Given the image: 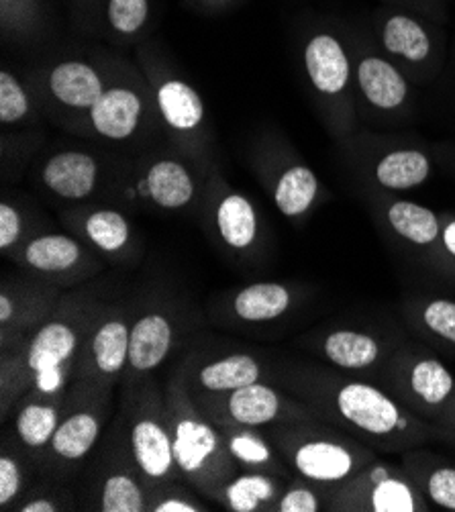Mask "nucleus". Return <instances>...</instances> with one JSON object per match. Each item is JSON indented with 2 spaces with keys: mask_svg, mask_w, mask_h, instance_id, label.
I'll use <instances>...</instances> for the list:
<instances>
[{
  "mask_svg": "<svg viewBox=\"0 0 455 512\" xmlns=\"http://www.w3.org/2000/svg\"><path fill=\"white\" fill-rule=\"evenodd\" d=\"M307 392L321 417L347 429L366 445L409 451L437 439L433 423H425L374 384L317 376L309 380Z\"/></svg>",
  "mask_w": 455,
  "mask_h": 512,
  "instance_id": "f257e3e1",
  "label": "nucleus"
},
{
  "mask_svg": "<svg viewBox=\"0 0 455 512\" xmlns=\"http://www.w3.org/2000/svg\"><path fill=\"white\" fill-rule=\"evenodd\" d=\"M56 394L35 396L21 408L17 417V435L27 447L41 449L52 443L56 429L60 427V404L54 398Z\"/></svg>",
  "mask_w": 455,
  "mask_h": 512,
  "instance_id": "b1692460",
  "label": "nucleus"
},
{
  "mask_svg": "<svg viewBox=\"0 0 455 512\" xmlns=\"http://www.w3.org/2000/svg\"><path fill=\"white\" fill-rule=\"evenodd\" d=\"M149 15V0H109L107 17L117 33H137Z\"/></svg>",
  "mask_w": 455,
  "mask_h": 512,
  "instance_id": "72a5a7b5",
  "label": "nucleus"
},
{
  "mask_svg": "<svg viewBox=\"0 0 455 512\" xmlns=\"http://www.w3.org/2000/svg\"><path fill=\"white\" fill-rule=\"evenodd\" d=\"M43 184L62 198H86L98 178V164L82 151H64L43 166Z\"/></svg>",
  "mask_w": 455,
  "mask_h": 512,
  "instance_id": "f3484780",
  "label": "nucleus"
},
{
  "mask_svg": "<svg viewBox=\"0 0 455 512\" xmlns=\"http://www.w3.org/2000/svg\"><path fill=\"white\" fill-rule=\"evenodd\" d=\"M329 506L333 510L425 512L429 500L407 470L374 459L333 490Z\"/></svg>",
  "mask_w": 455,
  "mask_h": 512,
  "instance_id": "39448f33",
  "label": "nucleus"
},
{
  "mask_svg": "<svg viewBox=\"0 0 455 512\" xmlns=\"http://www.w3.org/2000/svg\"><path fill=\"white\" fill-rule=\"evenodd\" d=\"M396 349L384 343L378 335L358 329H335L321 341V353L325 360L345 372H366L382 364L384 357Z\"/></svg>",
  "mask_w": 455,
  "mask_h": 512,
  "instance_id": "f8f14e48",
  "label": "nucleus"
},
{
  "mask_svg": "<svg viewBox=\"0 0 455 512\" xmlns=\"http://www.w3.org/2000/svg\"><path fill=\"white\" fill-rule=\"evenodd\" d=\"M141 100L131 88L115 86L105 90L90 109V119L94 129L113 141H123L131 137L139 125Z\"/></svg>",
  "mask_w": 455,
  "mask_h": 512,
  "instance_id": "a211bd4d",
  "label": "nucleus"
},
{
  "mask_svg": "<svg viewBox=\"0 0 455 512\" xmlns=\"http://www.w3.org/2000/svg\"><path fill=\"white\" fill-rule=\"evenodd\" d=\"M5 3H7V0H5Z\"/></svg>",
  "mask_w": 455,
  "mask_h": 512,
  "instance_id": "09e8293b",
  "label": "nucleus"
},
{
  "mask_svg": "<svg viewBox=\"0 0 455 512\" xmlns=\"http://www.w3.org/2000/svg\"><path fill=\"white\" fill-rule=\"evenodd\" d=\"M260 376L262 368L256 357L239 353L223 357V360L202 368L198 382L202 388L211 392H233L258 382Z\"/></svg>",
  "mask_w": 455,
  "mask_h": 512,
  "instance_id": "a878e982",
  "label": "nucleus"
},
{
  "mask_svg": "<svg viewBox=\"0 0 455 512\" xmlns=\"http://www.w3.org/2000/svg\"><path fill=\"white\" fill-rule=\"evenodd\" d=\"M129 223L117 211H96L86 219L88 239L103 251H119L129 241Z\"/></svg>",
  "mask_w": 455,
  "mask_h": 512,
  "instance_id": "2f4dec72",
  "label": "nucleus"
},
{
  "mask_svg": "<svg viewBox=\"0 0 455 512\" xmlns=\"http://www.w3.org/2000/svg\"><path fill=\"white\" fill-rule=\"evenodd\" d=\"M433 427L437 431V439H445L449 443H455V396L447 404L443 415L437 421H433Z\"/></svg>",
  "mask_w": 455,
  "mask_h": 512,
  "instance_id": "79ce46f5",
  "label": "nucleus"
},
{
  "mask_svg": "<svg viewBox=\"0 0 455 512\" xmlns=\"http://www.w3.org/2000/svg\"><path fill=\"white\" fill-rule=\"evenodd\" d=\"M441 247L447 266L455 272V215L443 217V229H441Z\"/></svg>",
  "mask_w": 455,
  "mask_h": 512,
  "instance_id": "a19ab883",
  "label": "nucleus"
},
{
  "mask_svg": "<svg viewBox=\"0 0 455 512\" xmlns=\"http://www.w3.org/2000/svg\"><path fill=\"white\" fill-rule=\"evenodd\" d=\"M370 153L368 174L372 182L386 192H404L423 186L433 170L427 151L411 145L378 147Z\"/></svg>",
  "mask_w": 455,
  "mask_h": 512,
  "instance_id": "9b49d317",
  "label": "nucleus"
},
{
  "mask_svg": "<svg viewBox=\"0 0 455 512\" xmlns=\"http://www.w3.org/2000/svg\"><path fill=\"white\" fill-rule=\"evenodd\" d=\"M380 211L386 229L400 241L417 249H433L443 255V217H439L435 211L411 200H384Z\"/></svg>",
  "mask_w": 455,
  "mask_h": 512,
  "instance_id": "ddd939ff",
  "label": "nucleus"
},
{
  "mask_svg": "<svg viewBox=\"0 0 455 512\" xmlns=\"http://www.w3.org/2000/svg\"><path fill=\"white\" fill-rule=\"evenodd\" d=\"M100 510L105 512H143L145 500L139 484L127 474L107 478L100 498Z\"/></svg>",
  "mask_w": 455,
  "mask_h": 512,
  "instance_id": "473e14b6",
  "label": "nucleus"
},
{
  "mask_svg": "<svg viewBox=\"0 0 455 512\" xmlns=\"http://www.w3.org/2000/svg\"><path fill=\"white\" fill-rule=\"evenodd\" d=\"M29 113V96L11 72H0V121L5 125L21 121Z\"/></svg>",
  "mask_w": 455,
  "mask_h": 512,
  "instance_id": "f704fd0d",
  "label": "nucleus"
},
{
  "mask_svg": "<svg viewBox=\"0 0 455 512\" xmlns=\"http://www.w3.org/2000/svg\"><path fill=\"white\" fill-rule=\"evenodd\" d=\"M353 84L364 105L382 117H400L411 105V82L394 62L370 45L353 51Z\"/></svg>",
  "mask_w": 455,
  "mask_h": 512,
  "instance_id": "1a4fd4ad",
  "label": "nucleus"
},
{
  "mask_svg": "<svg viewBox=\"0 0 455 512\" xmlns=\"http://www.w3.org/2000/svg\"><path fill=\"white\" fill-rule=\"evenodd\" d=\"M286 451L302 480L331 492L376 459L370 445L358 437L313 421L288 437Z\"/></svg>",
  "mask_w": 455,
  "mask_h": 512,
  "instance_id": "f03ea898",
  "label": "nucleus"
},
{
  "mask_svg": "<svg viewBox=\"0 0 455 512\" xmlns=\"http://www.w3.org/2000/svg\"><path fill=\"white\" fill-rule=\"evenodd\" d=\"M129 335L131 329L125 321L111 317L98 325L88 341L84 368L92 378L113 380L121 374L129 357Z\"/></svg>",
  "mask_w": 455,
  "mask_h": 512,
  "instance_id": "2eb2a0df",
  "label": "nucleus"
},
{
  "mask_svg": "<svg viewBox=\"0 0 455 512\" xmlns=\"http://www.w3.org/2000/svg\"><path fill=\"white\" fill-rule=\"evenodd\" d=\"M21 510H23V512H56L58 506H56L52 500L41 498V500H31V502L23 504Z\"/></svg>",
  "mask_w": 455,
  "mask_h": 512,
  "instance_id": "a18cd8bd",
  "label": "nucleus"
},
{
  "mask_svg": "<svg viewBox=\"0 0 455 512\" xmlns=\"http://www.w3.org/2000/svg\"><path fill=\"white\" fill-rule=\"evenodd\" d=\"M292 302L286 286L276 282H260L243 288L235 296V313L247 323H264L282 317Z\"/></svg>",
  "mask_w": 455,
  "mask_h": 512,
  "instance_id": "5701e85b",
  "label": "nucleus"
},
{
  "mask_svg": "<svg viewBox=\"0 0 455 512\" xmlns=\"http://www.w3.org/2000/svg\"><path fill=\"white\" fill-rule=\"evenodd\" d=\"M141 194L154 200L162 209H182L194 196V182L188 170L174 160H162L149 168L139 184Z\"/></svg>",
  "mask_w": 455,
  "mask_h": 512,
  "instance_id": "412c9836",
  "label": "nucleus"
},
{
  "mask_svg": "<svg viewBox=\"0 0 455 512\" xmlns=\"http://www.w3.org/2000/svg\"><path fill=\"white\" fill-rule=\"evenodd\" d=\"M453 166H455V158H453Z\"/></svg>",
  "mask_w": 455,
  "mask_h": 512,
  "instance_id": "49530a36",
  "label": "nucleus"
},
{
  "mask_svg": "<svg viewBox=\"0 0 455 512\" xmlns=\"http://www.w3.org/2000/svg\"><path fill=\"white\" fill-rule=\"evenodd\" d=\"M21 235V217L11 204H0V247L9 249Z\"/></svg>",
  "mask_w": 455,
  "mask_h": 512,
  "instance_id": "58836bf2",
  "label": "nucleus"
},
{
  "mask_svg": "<svg viewBox=\"0 0 455 512\" xmlns=\"http://www.w3.org/2000/svg\"><path fill=\"white\" fill-rule=\"evenodd\" d=\"M158 105L164 121L176 131H194L205 119L202 98L182 80H168L160 86Z\"/></svg>",
  "mask_w": 455,
  "mask_h": 512,
  "instance_id": "393cba45",
  "label": "nucleus"
},
{
  "mask_svg": "<svg viewBox=\"0 0 455 512\" xmlns=\"http://www.w3.org/2000/svg\"><path fill=\"white\" fill-rule=\"evenodd\" d=\"M388 392L421 419L437 421L455 396L453 374L433 355L398 347L388 360Z\"/></svg>",
  "mask_w": 455,
  "mask_h": 512,
  "instance_id": "20e7f679",
  "label": "nucleus"
},
{
  "mask_svg": "<svg viewBox=\"0 0 455 512\" xmlns=\"http://www.w3.org/2000/svg\"><path fill=\"white\" fill-rule=\"evenodd\" d=\"M156 512H198L200 508L194 502H186V500H178V498H168L164 502H158Z\"/></svg>",
  "mask_w": 455,
  "mask_h": 512,
  "instance_id": "37998d69",
  "label": "nucleus"
},
{
  "mask_svg": "<svg viewBox=\"0 0 455 512\" xmlns=\"http://www.w3.org/2000/svg\"><path fill=\"white\" fill-rule=\"evenodd\" d=\"M413 323L435 341L455 349V300L425 298L411 306Z\"/></svg>",
  "mask_w": 455,
  "mask_h": 512,
  "instance_id": "c756f323",
  "label": "nucleus"
},
{
  "mask_svg": "<svg viewBox=\"0 0 455 512\" xmlns=\"http://www.w3.org/2000/svg\"><path fill=\"white\" fill-rule=\"evenodd\" d=\"M82 258L80 245L66 235H43L25 247V262L33 270L56 274L74 268Z\"/></svg>",
  "mask_w": 455,
  "mask_h": 512,
  "instance_id": "cd10ccee",
  "label": "nucleus"
},
{
  "mask_svg": "<svg viewBox=\"0 0 455 512\" xmlns=\"http://www.w3.org/2000/svg\"><path fill=\"white\" fill-rule=\"evenodd\" d=\"M302 58L311 86L331 113V125L339 133H347L353 125V102L349 96L353 66L347 47L339 37L323 31L307 41Z\"/></svg>",
  "mask_w": 455,
  "mask_h": 512,
  "instance_id": "0eeeda50",
  "label": "nucleus"
},
{
  "mask_svg": "<svg viewBox=\"0 0 455 512\" xmlns=\"http://www.w3.org/2000/svg\"><path fill=\"white\" fill-rule=\"evenodd\" d=\"M172 437L176 468L200 486H215L231 470L229 453L217 431L190 411L186 402L172 406Z\"/></svg>",
  "mask_w": 455,
  "mask_h": 512,
  "instance_id": "6e6552de",
  "label": "nucleus"
},
{
  "mask_svg": "<svg viewBox=\"0 0 455 512\" xmlns=\"http://www.w3.org/2000/svg\"><path fill=\"white\" fill-rule=\"evenodd\" d=\"M313 486H294V488H290L282 496V500L278 504V510L280 512H319V510H323L325 504L329 506V502H325V498Z\"/></svg>",
  "mask_w": 455,
  "mask_h": 512,
  "instance_id": "e433bc0d",
  "label": "nucleus"
},
{
  "mask_svg": "<svg viewBox=\"0 0 455 512\" xmlns=\"http://www.w3.org/2000/svg\"><path fill=\"white\" fill-rule=\"evenodd\" d=\"M398 5L404 11L423 15L427 19H443L445 15V0H398Z\"/></svg>",
  "mask_w": 455,
  "mask_h": 512,
  "instance_id": "ea45409f",
  "label": "nucleus"
},
{
  "mask_svg": "<svg viewBox=\"0 0 455 512\" xmlns=\"http://www.w3.org/2000/svg\"><path fill=\"white\" fill-rule=\"evenodd\" d=\"M223 3H227V0H223Z\"/></svg>",
  "mask_w": 455,
  "mask_h": 512,
  "instance_id": "de8ad7c7",
  "label": "nucleus"
},
{
  "mask_svg": "<svg viewBox=\"0 0 455 512\" xmlns=\"http://www.w3.org/2000/svg\"><path fill=\"white\" fill-rule=\"evenodd\" d=\"M21 488V470L9 455L0 457V504L7 506Z\"/></svg>",
  "mask_w": 455,
  "mask_h": 512,
  "instance_id": "4c0bfd02",
  "label": "nucleus"
},
{
  "mask_svg": "<svg viewBox=\"0 0 455 512\" xmlns=\"http://www.w3.org/2000/svg\"><path fill=\"white\" fill-rule=\"evenodd\" d=\"M217 225L223 241L235 249H245L256 241L258 221L251 202L241 194H229L221 200Z\"/></svg>",
  "mask_w": 455,
  "mask_h": 512,
  "instance_id": "bb28decb",
  "label": "nucleus"
},
{
  "mask_svg": "<svg viewBox=\"0 0 455 512\" xmlns=\"http://www.w3.org/2000/svg\"><path fill=\"white\" fill-rule=\"evenodd\" d=\"M227 415L233 423L241 427H260L274 423L282 417L294 421H315L317 417H321L319 413L309 411L305 406L284 402L280 392L260 382L233 390L227 400Z\"/></svg>",
  "mask_w": 455,
  "mask_h": 512,
  "instance_id": "9d476101",
  "label": "nucleus"
},
{
  "mask_svg": "<svg viewBox=\"0 0 455 512\" xmlns=\"http://www.w3.org/2000/svg\"><path fill=\"white\" fill-rule=\"evenodd\" d=\"M404 470L421 488L429 504L455 512V464H447L429 453L404 455Z\"/></svg>",
  "mask_w": 455,
  "mask_h": 512,
  "instance_id": "aec40b11",
  "label": "nucleus"
},
{
  "mask_svg": "<svg viewBox=\"0 0 455 512\" xmlns=\"http://www.w3.org/2000/svg\"><path fill=\"white\" fill-rule=\"evenodd\" d=\"M49 90L70 109H92L96 100L103 96V80L98 72L84 62L58 64L49 74Z\"/></svg>",
  "mask_w": 455,
  "mask_h": 512,
  "instance_id": "6ab92c4d",
  "label": "nucleus"
},
{
  "mask_svg": "<svg viewBox=\"0 0 455 512\" xmlns=\"http://www.w3.org/2000/svg\"><path fill=\"white\" fill-rule=\"evenodd\" d=\"M276 496V484L262 474H247L225 488V502L235 512H254Z\"/></svg>",
  "mask_w": 455,
  "mask_h": 512,
  "instance_id": "7c9ffc66",
  "label": "nucleus"
},
{
  "mask_svg": "<svg viewBox=\"0 0 455 512\" xmlns=\"http://www.w3.org/2000/svg\"><path fill=\"white\" fill-rule=\"evenodd\" d=\"M174 339L172 323L160 315H143L129 335V357L127 364L135 374H145L164 364Z\"/></svg>",
  "mask_w": 455,
  "mask_h": 512,
  "instance_id": "dca6fc26",
  "label": "nucleus"
},
{
  "mask_svg": "<svg viewBox=\"0 0 455 512\" xmlns=\"http://www.w3.org/2000/svg\"><path fill=\"white\" fill-rule=\"evenodd\" d=\"M15 317V302L9 294H0V323L3 325H9Z\"/></svg>",
  "mask_w": 455,
  "mask_h": 512,
  "instance_id": "c03bdc74",
  "label": "nucleus"
},
{
  "mask_svg": "<svg viewBox=\"0 0 455 512\" xmlns=\"http://www.w3.org/2000/svg\"><path fill=\"white\" fill-rule=\"evenodd\" d=\"M100 435V419L96 413L82 411L70 415L54 433L52 449L62 459H82Z\"/></svg>",
  "mask_w": 455,
  "mask_h": 512,
  "instance_id": "c85d7f7f",
  "label": "nucleus"
},
{
  "mask_svg": "<svg viewBox=\"0 0 455 512\" xmlns=\"http://www.w3.org/2000/svg\"><path fill=\"white\" fill-rule=\"evenodd\" d=\"M321 194V182L317 174L305 166L294 164L284 170L274 190V202L286 217L307 215Z\"/></svg>",
  "mask_w": 455,
  "mask_h": 512,
  "instance_id": "4be33fe9",
  "label": "nucleus"
},
{
  "mask_svg": "<svg viewBox=\"0 0 455 512\" xmlns=\"http://www.w3.org/2000/svg\"><path fill=\"white\" fill-rule=\"evenodd\" d=\"M229 453L247 466H266L272 462L270 447L254 433H235L229 439Z\"/></svg>",
  "mask_w": 455,
  "mask_h": 512,
  "instance_id": "c9c22d12",
  "label": "nucleus"
},
{
  "mask_svg": "<svg viewBox=\"0 0 455 512\" xmlns=\"http://www.w3.org/2000/svg\"><path fill=\"white\" fill-rule=\"evenodd\" d=\"M80 329V323L68 319L45 323L13 360L11 374H5V392L21 394L31 386L41 394H58L80 347Z\"/></svg>",
  "mask_w": 455,
  "mask_h": 512,
  "instance_id": "7ed1b4c3",
  "label": "nucleus"
},
{
  "mask_svg": "<svg viewBox=\"0 0 455 512\" xmlns=\"http://www.w3.org/2000/svg\"><path fill=\"white\" fill-rule=\"evenodd\" d=\"M423 15L388 9L376 19V37L384 56L407 78H425L439 70L443 58V35Z\"/></svg>",
  "mask_w": 455,
  "mask_h": 512,
  "instance_id": "423d86ee",
  "label": "nucleus"
},
{
  "mask_svg": "<svg viewBox=\"0 0 455 512\" xmlns=\"http://www.w3.org/2000/svg\"><path fill=\"white\" fill-rule=\"evenodd\" d=\"M131 451L137 468L149 480H166L174 472V437L166 425L154 417L141 415L133 423Z\"/></svg>",
  "mask_w": 455,
  "mask_h": 512,
  "instance_id": "4468645a",
  "label": "nucleus"
}]
</instances>
